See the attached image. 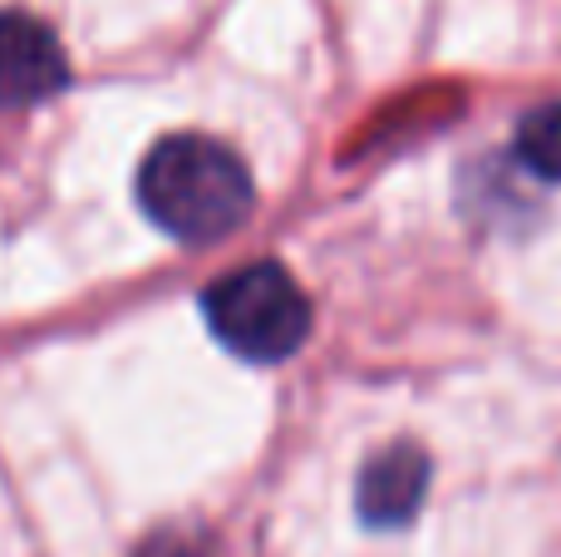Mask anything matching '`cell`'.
I'll list each match as a JSON object with an SVG mask.
<instances>
[{
    "instance_id": "obj_6",
    "label": "cell",
    "mask_w": 561,
    "mask_h": 557,
    "mask_svg": "<svg viewBox=\"0 0 561 557\" xmlns=\"http://www.w3.org/2000/svg\"><path fill=\"white\" fill-rule=\"evenodd\" d=\"M134 557H213V548H207L203 538H193V533H153V538L138 543Z\"/></svg>"
},
{
    "instance_id": "obj_4",
    "label": "cell",
    "mask_w": 561,
    "mask_h": 557,
    "mask_svg": "<svg viewBox=\"0 0 561 557\" xmlns=\"http://www.w3.org/2000/svg\"><path fill=\"white\" fill-rule=\"evenodd\" d=\"M428 493V454L419 444H389V450L369 454L355 484V509L365 528L394 533L414 523L419 503Z\"/></svg>"
},
{
    "instance_id": "obj_1",
    "label": "cell",
    "mask_w": 561,
    "mask_h": 557,
    "mask_svg": "<svg viewBox=\"0 0 561 557\" xmlns=\"http://www.w3.org/2000/svg\"><path fill=\"white\" fill-rule=\"evenodd\" d=\"M138 203L173 242L207 247L252 217L256 183L227 144L207 134H173L148 148L138 168Z\"/></svg>"
},
{
    "instance_id": "obj_2",
    "label": "cell",
    "mask_w": 561,
    "mask_h": 557,
    "mask_svg": "<svg viewBox=\"0 0 561 557\" xmlns=\"http://www.w3.org/2000/svg\"><path fill=\"white\" fill-rule=\"evenodd\" d=\"M203 316L232 355L252 365H276L296 355L310 336V302L300 282L276 262H252L227 272L203 292Z\"/></svg>"
},
{
    "instance_id": "obj_5",
    "label": "cell",
    "mask_w": 561,
    "mask_h": 557,
    "mask_svg": "<svg viewBox=\"0 0 561 557\" xmlns=\"http://www.w3.org/2000/svg\"><path fill=\"white\" fill-rule=\"evenodd\" d=\"M517 158L523 168H533L547 183H561V99L533 109V114L517 124Z\"/></svg>"
},
{
    "instance_id": "obj_3",
    "label": "cell",
    "mask_w": 561,
    "mask_h": 557,
    "mask_svg": "<svg viewBox=\"0 0 561 557\" xmlns=\"http://www.w3.org/2000/svg\"><path fill=\"white\" fill-rule=\"evenodd\" d=\"M69 84V59L55 30L35 15H0V109H30Z\"/></svg>"
}]
</instances>
